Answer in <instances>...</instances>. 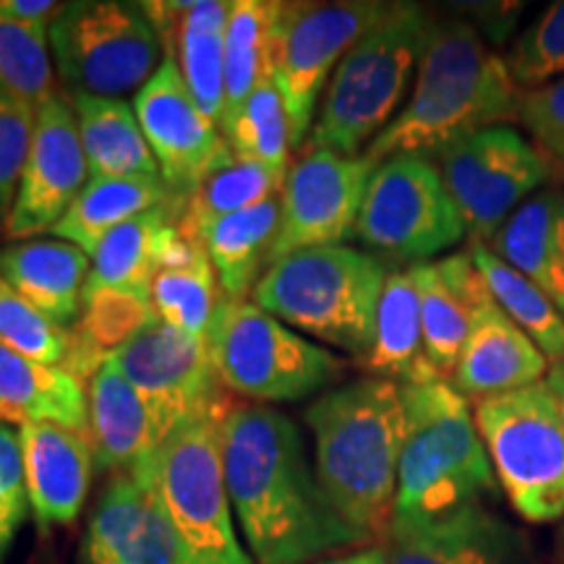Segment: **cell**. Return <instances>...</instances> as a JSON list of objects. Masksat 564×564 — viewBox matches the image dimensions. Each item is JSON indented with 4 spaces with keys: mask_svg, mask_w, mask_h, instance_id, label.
Listing matches in <instances>:
<instances>
[{
    "mask_svg": "<svg viewBox=\"0 0 564 564\" xmlns=\"http://www.w3.org/2000/svg\"><path fill=\"white\" fill-rule=\"evenodd\" d=\"M87 183L89 165L74 108L55 95L37 108L30 158L21 173L17 202L3 223L6 238L26 241L51 232L66 217L70 204L79 199Z\"/></svg>",
    "mask_w": 564,
    "mask_h": 564,
    "instance_id": "obj_16",
    "label": "cell"
},
{
    "mask_svg": "<svg viewBox=\"0 0 564 564\" xmlns=\"http://www.w3.org/2000/svg\"><path fill=\"white\" fill-rule=\"evenodd\" d=\"M84 564H192L144 463L110 478L82 541Z\"/></svg>",
    "mask_w": 564,
    "mask_h": 564,
    "instance_id": "obj_18",
    "label": "cell"
},
{
    "mask_svg": "<svg viewBox=\"0 0 564 564\" xmlns=\"http://www.w3.org/2000/svg\"><path fill=\"white\" fill-rule=\"evenodd\" d=\"M518 121L546 158L564 162V76L525 89L520 95Z\"/></svg>",
    "mask_w": 564,
    "mask_h": 564,
    "instance_id": "obj_42",
    "label": "cell"
},
{
    "mask_svg": "<svg viewBox=\"0 0 564 564\" xmlns=\"http://www.w3.org/2000/svg\"><path fill=\"white\" fill-rule=\"evenodd\" d=\"M560 546H562V552H564V525H562V531H560Z\"/></svg>",
    "mask_w": 564,
    "mask_h": 564,
    "instance_id": "obj_47",
    "label": "cell"
},
{
    "mask_svg": "<svg viewBox=\"0 0 564 564\" xmlns=\"http://www.w3.org/2000/svg\"><path fill=\"white\" fill-rule=\"evenodd\" d=\"M282 220V194L223 217L202 232L199 246L215 267L225 299L246 301L270 264Z\"/></svg>",
    "mask_w": 564,
    "mask_h": 564,
    "instance_id": "obj_31",
    "label": "cell"
},
{
    "mask_svg": "<svg viewBox=\"0 0 564 564\" xmlns=\"http://www.w3.org/2000/svg\"><path fill=\"white\" fill-rule=\"evenodd\" d=\"M223 137L238 158L259 162L278 173L291 171V121L274 76H267L253 89L238 116L223 129Z\"/></svg>",
    "mask_w": 564,
    "mask_h": 564,
    "instance_id": "obj_37",
    "label": "cell"
},
{
    "mask_svg": "<svg viewBox=\"0 0 564 564\" xmlns=\"http://www.w3.org/2000/svg\"><path fill=\"white\" fill-rule=\"evenodd\" d=\"M470 243H489L512 212L549 188L554 160L514 126H491L436 154Z\"/></svg>",
    "mask_w": 564,
    "mask_h": 564,
    "instance_id": "obj_13",
    "label": "cell"
},
{
    "mask_svg": "<svg viewBox=\"0 0 564 564\" xmlns=\"http://www.w3.org/2000/svg\"><path fill=\"white\" fill-rule=\"evenodd\" d=\"M316 564H387L384 549L382 546H366V549H352L340 556H329Z\"/></svg>",
    "mask_w": 564,
    "mask_h": 564,
    "instance_id": "obj_45",
    "label": "cell"
},
{
    "mask_svg": "<svg viewBox=\"0 0 564 564\" xmlns=\"http://www.w3.org/2000/svg\"><path fill=\"white\" fill-rule=\"evenodd\" d=\"M89 178H160V167L126 100L70 95Z\"/></svg>",
    "mask_w": 564,
    "mask_h": 564,
    "instance_id": "obj_30",
    "label": "cell"
},
{
    "mask_svg": "<svg viewBox=\"0 0 564 564\" xmlns=\"http://www.w3.org/2000/svg\"><path fill=\"white\" fill-rule=\"evenodd\" d=\"M468 236L432 158L398 154L379 162L356 223V238L382 262L429 264Z\"/></svg>",
    "mask_w": 564,
    "mask_h": 564,
    "instance_id": "obj_11",
    "label": "cell"
},
{
    "mask_svg": "<svg viewBox=\"0 0 564 564\" xmlns=\"http://www.w3.org/2000/svg\"><path fill=\"white\" fill-rule=\"evenodd\" d=\"M549 384L554 387V392H556V398H560V403H562V413H564V371H562V366H554L552 371H549Z\"/></svg>",
    "mask_w": 564,
    "mask_h": 564,
    "instance_id": "obj_46",
    "label": "cell"
},
{
    "mask_svg": "<svg viewBox=\"0 0 564 564\" xmlns=\"http://www.w3.org/2000/svg\"><path fill=\"white\" fill-rule=\"evenodd\" d=\"M549 371L552 364L544 352L491 299L474 316L470 335L453 373V387L468 403H478L491 394L544 382Z\"/></svg>",
    "mask_w": 564,
    "mask_h": 564,
    "instance_id": "obj_24",
    "label": "cell"
},
{
    "mask_svg": "<svg viewBox=\"0 0 564 564\" xmlns=\"http://www.w3.org/2000/svg\"><path fill=\"white\" fill-rule=\"evenodd\" d=\"M89 442L105 470H133L162 444L144 400L116 364L105 361L87 384Z\"/></svg>",
    "mask_w": 564,
    "mask_h": 564,
    "instance_id": "obj_26",
    "label": "cell"
},
{
    "mask_svg": "<svg viewBox=\"0 0 564 564\" xmlns=\"http://www.w3.org/2000/svg\"><path fill=\"white\" fill-rule=\"evenodd\" d=\"M225 390L257 403H295L343 377L345 361L308 343L253 301L223 299L207 333Z\"/></svg>",
    "mask_w": 564,
    "mask_h": 564,
    "instance_id": "obj_9",
    "label": "cell"
},
{
    "mask_svg": "<svg viewBox=\"0 0 564 564\" xmlns=\"http://www.w3.org/2000/svg\"><path fill=\"white\" fill-rule=\"evenodd\" d=\"M37 108L0 97V220L6 223L17 202L21 173L32 150Z\"/></svg>",
    "mask_w": 564,
    "mask_h": 564,
    "instance_id": "obj_41",
    "label": "cell"
},
{
    "mask_svg": "<svg viewBox=\"0 0 564 564\" xmlns=\"http://www.w3.org/2000/svg\"><path fill=\"white\" fill-rule=\"evenodd\" d=\"M387 564H518L520 539L499 514L470 505L447 518L392 525L384 535Z\"/></svg>",
    "mask_w": 564,
    "mask_h": 564,
    "instance_id": "obj_23",
    "label": "cell"
},
{
    "mask_svg": "<svg viewBox=\"0 0 564 564\" xmlns=\"http://www.w3.org/2000/svg\"><path fill=\"white\" fill-rule=\"evenodd\" d=\"M507 502L533 525L564 520V413L549 379L474 403Z\"/></svg>",
    "mask_w": 564,
    "mask_h": 564,
    "instance_id": "obj_7",
    "label": "cell"
},
{
    "mask_svg": "<svg viewBox=\"0 0 564 564\" xmlns=\"http://www.w3.org/2000/svg\"><path fill=\"white\" fill-rule=\"evenodd\" d=\"M387 274L390 267L369 251L322 246L267 267L251 295L262 312L364 361Z\"/></svg>",
    "mask_w": 564,
    "mask_h": 564,
    "instance_id": "obj_6",
    "label": "cell"
},
{
    "mask_svg": "<svg viewBox=\"0 0 564 564\" xmlns=\"http://www.w3.org/2000/svg\"><path fill=\"white\" fill-rule=\"evenodd\" d=\"M0 97L32 108L53 100V53L45 30L0 19Z\"/></svg>",
    "mask_w": 564,
    "mask_h": 564,
    "instance_id": "obj_38",
    "label": "cell"
},
{
    "mask_svg": "<svg viewBox=\"0 0 564 564\" xmlns=\"http://www.w3.org/2000/svg\"><path fill=\"white\" fill-rule=\"evenodd\" d=\"M225 413L181 423L158 453L141 460L192 564H253L238 539L225 481Z\"/></svg>",
    "mask_w": 564,
    "mask_h": 564,
    "instance_id": "obj_8",
    "label": "cell"
},
{
    "mask_svg": "<svg viewBox=\"0 0 564 564\" xmlns=\"http://www.w3.org/2000/svg\"><path fill=\"white\" fill-rule=\"evenodd\" d=\"M361 366L369 377L394 384H423L442 379L423 348L421 301L411 267L390 270L377 308L373 343Z\"/></svg>",
    "mask_w": 564,
    "mask_h": 564,
    "instance_id": "obj_29",
    "label": "cell"
},
{
    "mask_svg": "<svg viewBox=\"0 0 564 564\" xmlns=\"http://www.w3.org/2000/svg\"><path fill=\"white\" fill-rule=\"evenodd\" d=\"M158 26L165 55L181 68L199 108L223 129L225 118V32L232 13L228 0L141 3Z\"/></svg>",
    "mask_w": 564,
    "mask_h": 564,
    "instance_id": "obj_21",
    "label": "cell"
},
{
    "mask_svg": "<svg viewBox=\"0 0 564 564\" xmlns=\"http://www.w3.org/2000/svg\"><path fill=\"white\" fill-rule=\"evenodd\" d=\"M486 246L539 285L564 316V192L531 196Z\"/></svg>",
    "mask_w": 564,
    "mask_h": 564,
    "instance_id": "obj_28",
    "label": "cell"
},
{
    "mask_svg": "<svg viewBox=\"0 0 564 564\" xmlns=\"http://www.w3.org/2000/svg\"><path fill=\"white\" fill-rule=\"evenodd\" d=\"M181 202L133 217L112 230L91 257V272L84 295H116L150 306L152 282L162 267L186 262L196 246L178 232Z\"/></svg>",
    "mask_w": 564,
    "mask_h": 564,
    "instance_id": "obj_19",
    "label": "cell"
},
{
    "mask_svg": "<svg viewBox=\"0 0 564 564\" xmlns=\"http://www.w3.org/2000/svg\"><path fill=\"white\" fill-rule=\"evenodd\" d=\"M108 358L144 400L162 442L181 423L225 413L232 405L223 392L207 340L175 333L158 319L147 322Z\"/></svg>",
    "mask_w": 564,
    "mask_h": 564,
    "instance_id": "obj_14",
    "label": "cell"
},
{
    "mask_svg": "<svg viewBox=\"0 0 564 564\" xmlns=\"http://www.w3.org/2000/svg\"><path fill=\"white\" fill-rule=\"evenodd\" d=\"M0 343L32 361L61 366V369H68L74 356V335L47 319L30 301L21 299L3 278H0Z\"/></svg>",
    "mask_w": 564,
    "mask_h": 564,
    "instance_id": "obj_39",
    "label": "cell"
},
{
    "mask_svg": "<svg viewBox=\"0 0 564 564\" xmlns=\"http://www.w3.org/2000/svg\"><path fill=\"white\" fill-rule=\"evenodd\" d=\"M314 468L337 514L366 541L392 523L408 415L403 387L364 377L316 398L303 413Z\"/></svg>",
    "mask_w": 564,
    "mask_h": 564,
    "instance_id": "obj_3",
    "label": "cell"
},
{
    "mask_svg": "<svg viewBox=\"0 0 564 564\" xmlns=\"http://www.w3.org/2000/svg\"><path fill=\"white\" fill-rule=\"evenodd\" d=\"M223 303V288L202 246L186 262L162 267L150 291L152 316L175 333L204 337Z\"/></svg>",
    "mask_w": 564,
    "mask_h": 564,
    "instance_id": "obj_36",
    "label": "cell"
},
{
    "mask_svg": "<svg viewBox=\"0 0 564 564\" xmlns=\"http://www.w3.org/2000/svg\"><path fill=\"white\" fill-rule=\"evenodd\" d=\"M26 481L19 432L0 421V560L17 539L26 518Z\"/></svg>",
    "mask_w": 564,
    "mask_h": 564,
    "instance_id": "obj_43",
    "label": "cell"
},
{
    "mask_svg": "<svg viewBox=\"0 0 564 564\" xmlns=\"http://www.w3.org/2000/svg\"><path fill=\"white\" fill-rule=\"evenodd\" d=\"M26 499L40 531L68 525L79 518L95 474V447L87 432L58 423L19 426Z\"/></svg>",
    "mask_w": 564,
    "mask_h": 564,
    "instance_id": "obj_20",
    "label": "cell"
},
{
    "mask_svg": "<svg viewBox=\"0 0 564 564\" xmlns=\"http://www.w3.org/2000/svg\"><path fill=\"white\" fill-rule=\"evenodd\" d=\"M223 460L232 512L259 564H308L366 541L327 499L301 429L285 413L230 405Z\"/></svg>",
    "mask_w": 564,
    "mask_h": 564,
    "instance_id": "obj_1",
    "label": "cell"
},
{
    "mask_svg": "<svg viewBox=\"0 0 564 564\" xmlns=\"http://www.w3.org/2000/svg\"><path fill=\"white\" fill-rule=\"evenodd\" d=\"M175 196L178 194H173L162 178H89L79 199L70 204L66 217L51 232L91 259L112 230L173 202Z\"/></svg>",
    "mask_w": 564,
    "mask_h": 564,
    "instance_id": "obj_32",
    "label": "cell"
},
{
    "mask_svg": "<svg viewBox=\"0 0 564 564\" xmlns=\"http://www.w3.org/2000/svg\"><path fill=\"white\" fill-rule=\"evenodd\" d=\"M285 175L228 150L202 175L192 192L181 196L178 232L186 241L199 243L209 225L282 194Z\"/></svg>",
    "mask_w": 564,
    "mask_h": 564,
    "instance_id": "obj_33",
    "label": "cell"
},
{
    "mask_svg": "<svg viewBox=\"0 0 564 564\" xmlns=\"http://www.w3.org/2000/svg\"><path fill=\"white\" fill-rule=\"evenodd\" d=\"M421 301L423 348L432 369L453 382L470 324L494 295L468 251L449 253L436 264L411 267Z\"/></svg>",
    "mask_w": 564,
    "mask_h": 564,
    "instance_id": "obj_22",
    "label": "cell"
},
{
    "mask_svg": "<svg viewBox=\"0 0 564 564\" xmlns=\"http://www.w3.org/2000/svg\"><path fill=\"white\" fill-rule=\"evenodd\" d=\"M0 421L9 426L58 423L87 432V387L68 369L32 361L0 343Z\"/></svg>",
    "mask_w": 564,
    "mask_h": 564,
    "instance_id": "obj_27",
    "label": "cell"
},
{
    "mask_svg": "<svg viewBox=\"0 0 564 564\" xmlns=\"http://www.w3.org/2000/svg\"><path fill=\"white\" fill-rule=\"evenodd\" d=\"M89 272L91 259L66 241L32 238L0 251V278L47 319L66 329L82 319Z\"/></svg>",
    "mask_w": 564,
    "mask_h": 564,
    "instance_id": "obj_25",
    "label": "cell"
},
{
    "mask_svg": "<svg viewBox=\"0 0 564 564\" xmlns=\"http://www.w3.org/2000/svg\"><path fill=\"white\" fill-rule=\"evenodd\" d=\"M432 11L419 3H387L382 17L345 53L316 110L306 150L358 158L390 126L415 84Z\"/></svg>",
    "mask_w": 564,
    "mask_h": 564,
    "instance_id": "obj_5",
    "label": "cell"
},
{
    "mask_svg": "<svg viewBox=\"0 0 564 564\" xmlns=\"http://www.w3.org/2000/svg\"><path fill=\"white\" fill-rule=\"evenodd\" d=\"M379 0L280 3L272 32V76L291 121V144L303 147L316 105L345 53L382 17Z\"/></svg>",
    "mask_w": 564,
    "mask_h": 564,
    "instance_id": "obj_12",
    "label": "cell"
},
{
    "mask_svg": "<svg viewBox=\"0 0 564 564\" xmlns=\"http://www.w3.org/2000/svg\"><path fill=\"white\" fill-rule=\"evenodd\" d=\"M562 371H564V366H562Z\"/></svg>",
    "mask_w": 564,
    "mask_h": 564,
    "instance_id": "obj_48",
    "label": "cell"
},
{
    "mask_svg": "<svg viewBox=\"0 0 564 564\" xmlns=\"http://www.w3.org/2000/svg\"><path fill=\"white\" fill-rule=\"evenodd\" d=\"M520 95L505 55L470 21L434 17L411 97L364 158H436L470 133L518 121Z\"/></svg>",
    "mask_w": 564,
    "mask_h": 564,
    "instance_id": "obj_2",
    "label": "cell"
},
{
    "mask_svg": "<svg viewBox=\"0 0 564 564\" xmlns=\"http://www.w3.org/2000/svg\"><path fill=\"white\" fill-rule=\"evenodd\" d=\"M47 40L70 95L123 100L144 89L165 61V45L144 6L116 0L66 3Z\"/></svg>",
    "mask_w": 564,
    "mask_h": 564,
    "instance_id": "obj_10",
    "label": "cell"
},
{
    "mask_svg": "<svg viewBox=\"0 0 564 564\" xmlns=\"http://www.w3.org/2000/svg\"><path fill=\"white\" fill-rule=\"evenodd\" d=\"M403 400L408 432L390 528L447 518L497 491L474 408L453 382L405 384Z\"/></svg>",
    "mask_w": 564,
    "mask_h": 564,
    "instance_id": "obj_4",
    "label": "cell"
},
{
    "mask_svg": "<svg viewBox=\"0 0 564 564\" xmlns=\"http://www.w3.org/2000/svg\"><path fill=\"white\" fill-rule=\"evenodd\" d=\"M373 171L377 162L364 154L345 158L329 150L301 154L282 186V220L270 264L306 249L343 246L352 238Z\"/></svg>",
    "mask_w": 564,
    "mask_h": 564,
    "instance_id": "obj_15",
    "label": "cell"
},
{
    "mask_svg": "<svg viewBox=\"0 0 564 564\" xmlns=\"http://www.w3.org/2000/svg\"><path fill=\"white\" fill-rule=\"evenodd\" d=\"M514 84L535 89L564 76V0L546 6L505 55Z\"/></svg>",
    "mask_w": 564,
    "mask_h": 564,
    "instance_id": "obj_40",
    "label": "cell"
},
{
    "mask_svg": "<svg viewBox=\"0 0 564 564\" xmlns=\"http://www.w3.org/2000/svg\"><path fill=\"white\" fill-rule=\"evenodd\" d=\"M63 6L66 3H55V0H0V19L51 32L53 21L61 17Z\"/></svg>",
    "mask_w": 564,
    "mask_h": 564,
    "instance_id": "obj_44",
    "label": "cell"
},
{
    "mask_svg": "<svg viewBox=\"0 0 564 564\" xmlns=\"http://www.w3.org/2000/svg\"><path fill=\"white\" fill-rule=\"evenodd\" d=\"M274 0H236L225 32V118L223 129L253 89L272 76V32L278 17Z\"/></svg>",
    "mask_w": 564,
    "mask_h": 564,
    "instance_id": "obj_35",
    "label": "cell"
},
{
    "mask_svg": "<svg viewBox=\"0 0 564 564\" xmlns=\"http://www.w3.org/2000/svg\"><path fill=\"white\" fill-rule=\"evenodd\" d=\"M468 253L484 274L499 308L531 337L552 369L564 366V316L554 301L539 285L512 270L505 259H499L486 243H470Z\"/></svg>",
    "mask_w": 564,
    "mask_h": 564,
    "instance_id": "obj_34",
    "label": "cell"
},
{
    "mask_svg": "<svg viewBox=\"0 0 564 564\" xmlns=\"http://www.w3.org/2000/svg\"><path fill=\"white\" fill-rule=\"evenodd\" d=\"M133 110L160 167V178L173 194L186 196L230 150L223 129L194 100L171 55H165L158 74L139 91Z\"/></svg>",
    "mask_w": 564,
    "mask_h": 564,
    "instance_id": "obj_17",
    "label": "cell"
}]
</instances>
